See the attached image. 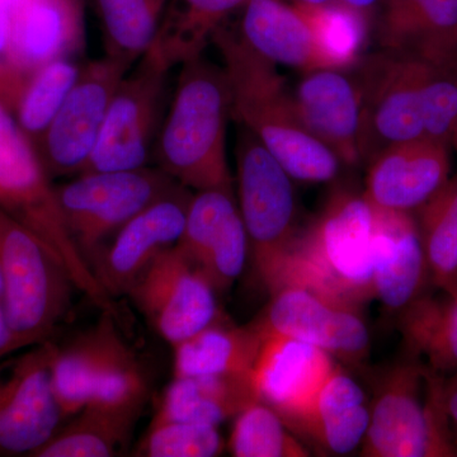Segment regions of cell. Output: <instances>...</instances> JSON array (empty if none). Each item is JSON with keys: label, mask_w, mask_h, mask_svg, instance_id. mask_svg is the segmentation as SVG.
Returning <instances> with one entry per match:
<instances>
[{"label": "cell", "mask_w": 457, "mask_h": 457, "mask_svg": "<svg viewBox=\"0 0 457 457\" xmlns=\"http://www.w3.org/2000/svg\"><path fill=\"white\" fill-rule=\"evenodd\" d=\"M362 97L361 163L418 139L451 144L457 122V69L436 68L395 51L363 55L353 66Z\"/></svg>", "instance_id": "obj_1"}, {"label": "cell", "mask_w": 457, "mask_h": 457, "mask_svg": "<svg viewBox=\"0 0 457 457\" xmlns=\"http://www.w3.org/2000/svg\"><path fill=\"white\" fill-rule=\"evenodd\" d=\"M230 90L231 116L252 132L291 179L321 183L335 179L338 156L303 128L278 65L252 50L236 29L224 25L213 35Z\"/></svg>", "instance_id": "obj_2"}, {"label": "cell", "mask_w": 457, "mask_h": 457, "mask_svg": "<svg viewBox=\"0 0 457 457\" xmlns=\"http://www.w3.org/2000/svg\"><path fill=\"white\" fill-rule=\"evenodd\" d=\"M179 68L153 164L195 192L234 188L227 150L233 116L224 68L204 55Z\"/></svg>", "instance_id": "obj_3"}, {"label": "cell", "mask_w": 457, "mask_h": 457, "mask_svg": "<svg viewBox=\"0 0 457 457\" xmlns=\"http://www.w3.org/2000/svg\"><path fill=\"white\" fill-rule=\"evenodd\" d=\"M372 233L374 210L363 195L337 192L303 228L270 294L299 286L360 312L375 299Z\"/></svg>", "instance_id": "obj_4"}, {"label": "cell", "mask_w": 457, "mask_h": 457, "mask_svg": "<svg viewBox=\"0 0 457 457\" xmlns=\"http://www.w3.org/2000/svg\"><path fill=\"white\" fill-rule=\"evenodd\" d=\"M0 207L32 231L62 262L82 291L104 312L113 302L99 284L66 228L55 185L38 155L37 147L18 125L0 97Z\"/></svg>", "instance_id": "obj_5"}, {"label": "cell", "mask_w": 457, "mask_h": 457, "mask_svg": "<svg viewBox=\"0 0 457 457\" xmlns=\"http://www.w3.org/2000/svg\"><path fill=\"white\" fill-rule=\"evenodd\" d=\"M445 378L408 356L387 370L370 405L361 456H457L445 409Z\"/></svg>", "instance_id": "obj_6"}, {"label": "cell", "mask_w": 457, "mask_h": 457, "mask_svg": "<svg viewBox=\"0 0 457 457\" xmlns=\"http://www.w3.org/2000/svg\"><path fill=\"white\" fill-rule=\"evenodd\" d=\"M0 276V303L21 350L49 341L71 305L73 279L53 252L2 207Z\"/></svg>", "instance_id": "obj_7"}, {"label": "cell", "mask_w": 457, "mask_h": 457, "mask_svg": "<svg viewBox=\"0 0 457 457\" xmlns=\"http://www.w3.org/2000/svg\"><path fill=\"white\" fill-rule=\"evenodd\" d=\"M237 206L261 281L272 293L302 233L293 179L251 131L237 125Z\"/></svg>", "instance_id": "obj_8"}, {"label": "cell", "mask_w": 457, "mask_h": 457, "mask_svg": "<svg viewBox=\"0 0 457 457\" xmlns=\"http://www.w3.org/2000/svg\"><path fill=\"white\" fill-rule=\"evenodd\" d=\"M179 186L155 165H147L84 171L55 188L69 234L92 269L96 258L129 221Z\"/></svg>", "instance_id": "obj_9"}, {"label": "cell", "mask_w": 457, "mask_h": 457, "mask_svg": "<svg viewBox=\"0 0 457 457\" xmlns=\"http://www.w3.org/2000/svg\"><path fill=\"white\" fill-rule=\"evenodd\" d=\"M171 71L149 51L135 62L114 92L97 146L84 171L137 170L153 164L173 92Z\"/></svg>", "instance_id": "obj_10"}, {"label": "cell", "mask_w": 457, "mask_h": 457, "mask_svg": "<svg viewBox=\"0 0 457 457\" xmlns=\"http://www.w3.org/2000/svg\"><path fill=\"white\" fill-rule=\"evenodd\" d=\"M131 68L107 55L83 62L77 83L36 145L51 179H71L86 170L114 92Z\"/></svg>", "instance_id": "obj_11"}, {"label": "cell", "mask_w": 457, "mask_h": 457, "mask_svg": "<svg viewBox=\"0 0 457 457\" xmlns=\"http://www.w3.org/2000/svg\"><path fill=\"white\" fill-rule=\"evenodd\" d=\"M0 368V457L35 455L65 420L54 393L50 341Z\"/></svg>", "instance_id": "obj_12"}, {"label": "cell", "mask_w": 457, "mask_h": 457, "mask_svg": "<svg viewBox=\"0 0 457 457\" xmlns=\"http://www.w3.org/2000/svg\"><path fill=\"white\" fill-rule=\"evenodd\" d=\"M128 295L173 347L221 318L216 291L176 245L141 272Z\"/></svg>", "instance_id": "obj_13"}, {"label": "cell", "mask_w": 457, "mask_h": 457, "mask_svg": "<svg viewBox=\"0 0 457 457\" xmlns=\"http://www.w3.org/2000/svg\"><path fill=\"white\" fill-rule=\"evenodd\" d=\"M252 324L262 337H291L352 365L362 362L370 351L369 330L359 311L299 286L270 294L266 311Z\"/></svg>", "instance_id": "obj_14"}, {"label": "cell", "mask_w": 457, "mask_h": 457, "mask_svg": "<svg viewBox=\"0 0 457 457\" xmlns=\"http://www.w3.org/2000/svg\"><path fill=\"white\" fill-rule=\"evenodd\" d=\"M336 368L335 357L317 345L266 335L252 370V386L258 402L278 411L291 429L311 409Z\"/></svg>", "instance_id": "obj_15"}, {"label": "cell", "mask_w": 457, "mask_h": 457, "mask_svg": "<svg viewBox=\"0 0 457 457\" xmlns=\"http://www.w3.org/2000/svg\"><path fill=\"white\" fill-rule=\"evenodd\" d=\"M191 189L176 191L150 204L114 236L92 263L99 284L110 296L128 294L141 272L179 243L185 228Z\"/></svg>", "instance_id": "obj_16"}, {"label": "cell", "mask_w": 457, "mask_h": 457, "mask_svg": "<svg viewBox=\"0 0 457 457\" xmlns=\"http://www.w3.org/2000/svg\"><path fill=\"white\" fill-rule=\"evenodd\" d=\"M0 9L11 25L7 64L17 73L82 55L83 0H0Z\"/></svg>", "instance_id": "obj_17"}, {"label": "cell", "mask_w": 457, "mask_h": 457, "mask_svg": "<svg viewBox=\"0 0 457 457\" xmlns=\"http://www.w3.org/2000/svg\"><path fill=\"white\" fill-rule=\"evenodd\" d=\"M449 145L418 139L386 147L369 162L363 197L380 212H416L449 180Z\"/></svg>", "instance_id": "obj_18"}, {"label": "cell", "mask_w": 457, "mask_h": 457, "mask_svg": "<svg viewBox=\"0 0 457 457\" xmlns=\"http://www.w3.org/2000/svg\"><path fill=\"white\" fill-rule=\"evenodd\" d=\"M293 93L303 128L342 164L359 165L362 97L353 68L305 71Z\"/></svg>", "instance_id": "obj_19"}, {"label": "cell", "mask_w": 457, "mask_h": 457, "mask_svg": "<svg viewBox=\"0 0 457 457\" xmlns=\"http://www.w3.org/2000/svg\"><path fill=\"white\" fill-rule=\"evenodd\" d=\"M381 49L457 69V0H381Z\"/></svg>", "instance_id": "obj_20"}, {"label": "cell", "mask_w": 457, "mask_h": 457, "mask_svg": "<svg viewBox=\"0 0 457 457\" xmlns=\"http://www.w3.org/2000/svg\"><path fill=\"white\" fill-rule=\"evenodd\" d=\"M372 262L375 299L387 311L399 314L426 293L431 281L413 212L374 210Z\"/></svg>", "instance_id": "obj_21"}, {"label": "cell", "mask_w": 457, "mask_h": 457, "mask_svg": "<svg viewBox=\"0 0 457 457\" xmlns=\"http://www.w3.org/2000/svg\"><path fill=\"white\" fill-rule=\"evenodd\" d=\"M239 37L273 64L303 71L327 68L311 26L300 9L285 0H246L237 12Z\"/></svg>", "instance_id": "obj_22"}, {"label": "cell", "mask_w": 457, "mask_h": 457, "mask_svg": "<svg viewBox=\"0 0 457 457\" xmlns=\"http://www.w3.org/2000/svg\"><path fill=\"white\" fill-rule=\"evenodd\" d=\"M369 423L370 407L362 387L337 365L291 431L323 455H347L362 445Z\"/></svg>", "instance_id": "obj_23"}, {"label": "cell", "mask_w": 457, "mask_h": 457, "mask_svg": "<svg viewBox=\"0 0 457 457\" xmlns=\"http://www.w3.org/2000/svg\"><path fill=\"white\" fill-rule=\"evenodd\" d=\"M257 402L251 375L174 378L153 420L203 423L218 427Z\"/></svg>", "instance_id": "obj_24"}, {"label": "cell", "mask_w": 457, "mask_h": 457, "mask_svg": "<svg viewBox=\"0 0 457 457\" xmlns=\"http://www.w3.org/2000/svg\"><path fill=\"white\" fill-rule=\"evenodd\" d=\"M398 320L405 356L440 375L457 372V295L422 294Z\"/></svg>", "instance_id": "obj_25"}, {"label": "cell", "mask_w": 457, "mask_h": 457, "mask_svg": "<svg viewBox=\"0 0 457 457\" xmlns=\"http://www.w3.org/2000/svg\"><path fill=\"white\" fill-rule=\"evenodd\" d=\"M262 342L253 324L231 326L220 318L174 345V378L251 375Z\"/></svg>", "instance_id": "obj_26"}, {"label": "cell", "mask_w": 457, "mask_h": 457, "mask_svg": "<svg viewBox=\"0 0 457 457\" xmlns=\"http://www.w3.org/2000/svg\"><path fill=\"white\" fill-rule=\"evenodd\" d=\"M246 0H168L150 53L170 68L204 55L213 35Z\"/></svg>", "instance_id": "obj_27"}, {"label": "cell", "mask_w": 457, "mask_h": 457, "mask_svg": "<svg viewBox=\"0 0 457 457\" xmlns=\"http://www.w3.org/2000/svg\"><path fill=\"white\" fill-rule=\"evenodd\" d=\"M114 332L113 312H104L92 329L66 347H57L53 362V386L64 418L75 416L88 405Z\"/></svg>", "instance_id": "obj_28"}, {"label": "cell", "mask_w": 457, "mask_h": 457, "mask_svg": "<svg viewBox=\"0 0 457 457\" xmlns=\"http://www.w3.org/2000/svg\"><path fill=\"white\" fill-rule=\"evenodd\" d=\"M33 457H108L122 453L140 414L86 407Z\"/></svg>", "instance_id": "obj_29"}, {"label": "cell", "mask_w": 457, "mask_h": 457, "mask_svg": "<svg viewBox=\"0 0 457 457\" xmlns=\"http://www.w3.org/2000/svg\"><path fill=\"white\" fill-rule=\"evenodd\" d=\"M83 62L80 57H64L27 73L11 111L35 145L77 83Z\"/></svg>", "instance_id": "obj_30"}, {"label": "cell", "mask_w": 457, "mask_h": 457, "mask_svg": "<svg viewBox=\"0 0 457 457\" xmlns=\"http://www.w3.org/2000/svg\"><path fill=\"white\" fill-rule=\"evenodd\" d=\"M429 281L449 290L457 273V174L413 212Z\"/></svg>", "instance_id": "obj_31"}, {"label": "cell", "mask_w": 457, "mask_h": 457, "mask_svg": "<svg viewBox=\"0 0 457 457\" xmlns=\"http://www.w3.org/2000/svg\"><path fill=\"white\" fill-rule=\"evenodd\" d=\"M104 55L134 66L152 46L168 0H96Z\"/></svg>", "instance_id": "obj_32"}, {"label": "cell", "mask_w": 457, "mask_h": 457, "mask_svg": "<svg viewBox=\"0 0 457 457\" xmlns=\"http://www.w3.org/2000/svg\"><path fill=\"white\" fill-rule=\"evenodd\" d=\"M296 7L308 21L327 68L352 69L357 65L368 44L370 17L337 2Z\"/></svg>", "instance_id": "obj_33"}, {"label": "cell", "mask_w": 457, "mask_h": 457, "mask_svg": "<svg viewBox=\"0 0 457 457\" xmlns=\"http://www.w3.org/2000/svg\"><path fill=\"white\" fill-rule=\"evenodd\" d=\"M147 395L149 385L139 360L116 329L108 343L87 407L143 413Z\"/></svg>", "instance_id": "obj_34"}, {"label": "cell", "mask_w": 457, "mask_h": 457, "mask_svg": "<svg viewBox=\"0 0 457 457\" xmlns=\"http://www.w3.org/2000/svg\"><path fill=\"white\" fill-rule=\"evenodd\" d=\"M228 446L236 457L311 456L278 411L258 400L234 418Z\"/></svg>", "instance_id": "obj_35"}, {"label": "cell", "mask_w": 457, "mask_h": 457, "mask_svg": "<svg viewBox=\"0 0 457 457\" xmlns=\"http://www.w3.org/2000/svg\"><path fill=\"white\" fill-rule=\"evenodd\" d=\"M239 210L233 188L196 191L189 200L185 228L176 248L195 267L225 221Z\"/></svg>", "instance_id": "obj_36"}, {"label": "cell", "mask_w": 457, "mask_h": 457, "mask_svg": "<svg viewBox=\"0 0 457 457\" xmlns=\"http://www.w3.org/2000/svg\"><path fill=\"white\" fill-rule=\"evenodd\" d=\"M224 442L218 427L203 423L153 420L137 455L147 457H213Z\"/></svg>", "instance_id": "obj_37"}, {"label": "cell", "mask_w": 457, "mask_h": 457, "mask_svg": "<svg viewBox=\"0 0 457 457\" xmlns=\"http://www.w3.org/2000/svg\"><path fill=\"white\" fill-rule=\"evenodd\" d=\"M248 251V236L237 210L213 237L196 269L203 273L216 294L224 293L245 269Z\"/></svg>", "instance_id": "obj_38"}, {"label": "cell", "mask_w": 457, "mask_h": 457, "mask_svg": "<svg viewBox=\"0 0 457 457\" xmlns=\"http://www.w3.org/2000/svg\"><path fill=\"white\" fill-rule=\"evenodd\" d=\"M26 74L17 73L0 59V97L11 108Z\"/></svg>", "instance_id": "obj_39"}, {"label": "cell", "mask_w": 457, "mask_h": 457, "mask_svg": "<svg viewBox=\"0 0 457 457\" xmlns=\"http://www.w3.org/2000/svg\"><path fill=\"white\" fill-rule=\"evenodd\" d=\"M444 403L449 420L451 433L457 445V372L445 378Z\"/></svg>", "instance_id": "obj_40"}, {"label": "cell", "mask_w": 457, "mask_h": 457, "mask_svg": "<svg viewBox=\"0 0 457 457\" xmlns=\"http://www.w3.org/2000/svg\"><path fill=\"white\" fill-rule=\"evenodd\" d=\"M16 351H21L20 345H18L13 329L9 324L4 308L0 303V361Z\"/></svg>", "instance_id": "obj_41"}, {"label": "cell", "mask_w": 457, "mask_h": 457, "mask_svg": "<svg viewBox=\"0 0 457 457\" xmlns=\"http://www.w3.org/2000/svg\"><path fill=\"white\" fill-rule=\"evenodd\" d=\"M339 4L345 7L353 9V11L360 12L365 16L371 17L378 5H380L381 0H336Z\"/></svg>", "instance_id": "obj_42"}, {"label": "cell", "mask_w": 457, "mask_h": 457, "mask_svg": "<svg viewBox=\"0 0 457 457\" xmlns=\"http://www.w3.org/2000/svg\"><path fill=\"white\" fill-rule=\"evenodd\" d=\"M335 2L336 0H291L295 5H302V7H319V5H327Z\"/></svg>", "instance_id": "obj_43"}, {"label": "cell", "mask_w": 457, "mask_h": 457, "mask_svg": "<svg viewBox=\"0 0 457 457\" xmlns=\"http://www.w3.org/2000/svg\"><path fill=\"white\" fill-rule=\"evenodd\" d=\"M447 293L457 295V273L455 278H453V284H451L449 290H446Z\"/></svg>", "instance_id": "obj_44"}, {"label": "cell", "mask_w": 457, "mask_h": 457, "mask_svg": "<svg viewBox=\"0 0 457 457\" xmlns=\"http://www.w3.org/2000/svg\"><path fill=\"white\" fill-rule=\"evenodd\" d=\"M451 144L457 147V122L455 125V129H453V137H451Z\"/></svg>", "instance_id": "obj_45"}, {"label": "cell", "mask_w": 457, "mask_h": 457, "mask_svg": "<svg viewBox=\"0 0 457 457\" xmlns=\"http://www.w3.org/2000/svg\"><path fill=\"white\" fill-rule=\"evenodd\" d=\"M3 293V284H2V276H0V297H2Z\"/></svg>", "instance_id": "obj_46"}]
</instances>
